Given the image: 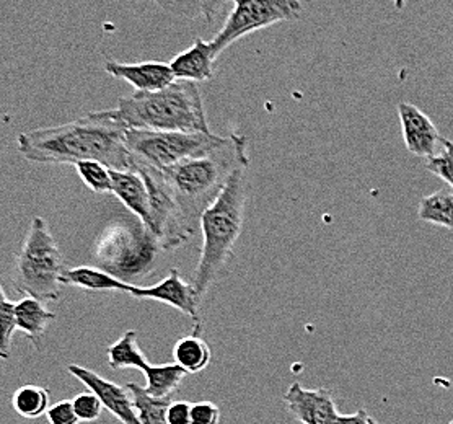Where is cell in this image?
<instances>
[{
	"label": "cell",
	"mask_w": 453,
	"mask_h": 424,
	"mask_svg": "<svg viewBox=\"0 0 453 424\" xmlns=\"http://www.w3.org/2000/svg\"><path fill=\"white\" fill-rule=\"evenodd\" d=\"M201 323L195 325L191 335L178 340L173 348V359L188 374L203 373L211 364V346L201 338Z\"/></svg>",
	"instance_id": "cell-17"
},
{
	"label": "cell",
	"mask_w": 453,
	"mask_h": 424,
	"mask_svg": "<svg viewBox=\"0 0 453 424\" xmlns=\"http://www.w3.org/2000/svg\"><path fill=\"white\" fill-rule=\"evenodd\" d=\"M247 149L245 135H226L204 156L188 158L168 168H155L173 197L189 237H193L203 214L212 206L232 175L247 168L250 164Z\"/></svg>",
	"instance_id": "cell-2"
},
{
	"label": "cell",
	"mask_w": 453,
	"mask_h": 424,
	"mask_svg": "<svg viewBox=\"0 0 453 424\" xmlns=\"http://www.w3.org/2000/svg\"><path fill=\"white\" fill-rule=\"evenodd\" d=\"M62 284L81 288L83 290H95V292H104V290H119L129 294L134 284L116 278L106 269L92 268V266H77V268H67L64 271L61 278Z\"/></svg>",
	"instance_id": "cell-15"
},
{
	"label": "cell",
	"mask_w": 453,
	"mask_h": 424,
	"mask_svg": "<svg viewBox=\"0 0 453 424\" xmlns=\"http://www.w3.org/2000/svg\"><path fill=\"white\" fill-rule=\"evenodd\" d=\"M442 154L427 158L426 168L443 180L453 189V143L447 137H441Z\"/></svg>",
	"instance_id": "cell-26"
},
{
	"label": "cell",
	"mask_w": 453,
	"mask_h": 424,
	"mask_svg": "<svg viewBox=\"0 0 453 424\" xmlns=\"http://www.w3.org/2000/svg\"><path fill=\"white\" fill-rule=\"evenodd\" d=\"M191 424H220V408L212 402L193 404Z\"/></svg>",
	"instance_id": "cell-29"
},
{
	"label": "cell",
	"mask_w": 453,
	"mask_h": 424,
	"mask_svg": "<svg viewBox=\"0 0 453 424\" xmlns=\"http://www.w3.org/2000/svg\"><path fill=\"white\" fill-rule=\"evenodd\" d=\"M245 170L242 168L232 175L222 193L201 218L203 249L193 281L201 299L217 281L226 276L232 265L234 249L245 222Z\"/></svg>",
	"instance_id": "cell-3"
},
{
	"label": "cell",
	"mask_w": 453,
	"mask_h": 424,
	"mask_svg": "<svg viewBox=\"0 0 453 424\" xmlns=\"http://www.w3.org/2000/svg\"><path fill=\"white\" fill-rule=\"evenodd\" d=\"M284 404L302 424H336L340 418L338 406L326 389H303L294 382L284 393Z\"/></svg>",
	"instance_id": "cell-10"
},
{
	"label": "cell",
	"mask_w": 453,
	"mask_h": 424,
	"mask_svg": "<svg viewBox=\"0 0 453 424\" xmlns=\"http://www.w3.org/2000/svg\"><path fill=\"white\" fill-rule=\"evenodd\" d=\"M226 137L191 131H149L129 129L126 135L131 164L168 168L193 157L204 156Z\"/></svg>",
	"instance_id": "cell-6"
},
{
	"label": "cell",
	"mask_w": 453,
	"mask_h": 424,
	"mask_svg": "<svg viewBox=\"0 0 453 424\" xmlns=\"http://www.w3.org/2000/svg\"><path fill=\"white\" fill-rule=\"evenodd\" d=\"M54 319H56V313L48 311L42 300L27 296L20 302H17L19 331H21L23 336L28 338L36 348H40L44 333Z\"/></svg>",
	"instance_id": "cell-16"
},
{
	"label": "cell",
	"mask_w": 453,
	"mask_h": 424,
	"mask_svg": "<svg viewBox=\"0 0 453 424\" xmlns=\"http://www.w3.org/2000/svg\"><path fill=\"white\" fill-rule=\"evenodd\" d=\"M418 218L434 226L453 230V193L442 189L423 197L418 206Z\"/></svg>",
	"instance_id": "cell-23"
},
{
	"label": "cell",
	"mask_w": 453,
	"mask_h": 424,
	"mask_svg": "<svg viewBox=\"0 0 453 424\" xmlns=\"http://www.w3.org/2000/svg\"><path fill=\"white\" fill-rule=\"evenodd\" d=\"M129 127L106 112L52 127L21 133L17 147L21 156L36 164H71L96 160L111 170H133L127 150Z\"/></svg>",
	"instance_id": "cell-1"
},
{
	"label": "cell",
	"mask_w": 453,
	"mask_h": 424,
	"mask_svg": "<svg viewBox=\"0 0 453 424\" xmlns=\"http://www.w3.org/2000/svg\"><path fill=\"white\" fill-rule=\"evenodd\" d=\"M46 416L50 424H79L81 421L75 413L73 402L69 400H61L58 404L51 405Z\"/></svg>",
	"instance_id": "cell-28"
},
{
	"label": "cell",
	"mask_w": 453,
	"mask_h": 424,
	"mask_svg": "<svg viewBox=\"0 0 453 424\" xmlns=\"http://www.w3.org/2000/svg\"><path fill=\"white\" fill-rule=\"evenodd\" d=\"M75 413L79 416V420L83 423H93L102 416V410H104V404L102 400L95 395V393L83 392L75 395L73 400Z\"/></svg>",
	"instance_id": "cell-27"
},
{
	"label": "cell",
	"mask_w": 453,
	"mask_h": 424,
	"mask_svg": "<svg viewBox=\"0 0 453 424\" xmlns=\"http://www.w3.org/2000/svg\"><path fill=\"white\" fill-rule=\"evenodd\" d=\"M77 173L83 183L92 189L93 193H111L113 191V178L111 168L96 160L79 162L75 166Z\"/></svg>",
	"instance_id": "cell-24"
},
{
	"label": "cell",
	"mask_w": 453,
	"mask_h": 424,
	"mask_svg": "<svg viewBox=\"0 0 453 424\" xmlns=\"http://www.w3.org/2000/svg\"><path fill=\"white\" fill-rule=\"evenodd\" d=\"M113 193L135 218L141 220L142 227L152 232V207L150 197L144 178L135 170H111Z\"/></svg>",
	"instance_id": "cell-13"
},
{
	"label": "cell",
	"mask_w": 453,
	"mask_h": 424,
	"mask_svg": "<svg viewBox=\"0 0 453 424\" xmlns=\"http://www.w3.org/2000/svg\"><path fill=\"white\" fill-rule=\"evenodd\" d=\"M406 2H408V0H395V7H396L398 11H403V9L406 7Z\"/></svg>",
	"instance_id": "cell-32"
},
{
	"label": "cell",
	"mask_w": 453,
	"mask_h": 424,
	"mask_svg": "<svg viewBox=\"0 0 453 424\" xmlns=\"http://www.w3.org/2000/svg\"><path fill=\"white\" fill-rule=\"evenodd\" d=\"M372 420L365 410H359L354 414H340L336 424H372Z\"/></svg>",
	"instance_id": "cell-31"
},
{
	"label": "cell",
	"mask_w": 453,
	"mask_h": 424,
	"mask_svg": "<svg viewBox=\"0 0 453 424\" xmlns=\"http://www.w3.org/2000/svg\"><path fill=\"white\" fill-rule=\"evenodd\" d=\"M219 58L212 42L197 38L193 46L180 52L170 63L176 81L186 82H206L214 77V63Z\"/></svg>",
	"instance_id": "cell-14"
},
{
	"label": "cell",
	"mask_w": 453,
	"mask_h": 424,
	"mask_svg": "<svg viewBox=\"0 0 453 424\" xmlns=\"http://www.w3.org/2000/svg\"><path fill=\"white\" fill-rule=\"evenodd\" d=\"M234 9L224 27L212 40L217 56L230 44L257 30H265L276 23L297 20L302 13L300 0H232Z\"/></svg>",
	"instance_id": "cell-7"
},
{
	"label": "cell",
	"mask_w": 453,
	"mask_h": 424,
	"mask_svg": "<svg viewBox=\"0 0 453 424\" xmlns=\"http://www.w3.org/2000/svg\"><path fill=\"white\" fill-rule=\"evenodd\" d=\"M106 356H108L110 367L114 371L137 369L144 373L149 367V361L139 346V335L135 330L126 331L118 342H114L106 350Z\"/></svg>",
	"instance_id": "cell-18"
},
{
	"label": "cell",
	"mask_w": 453,
	"mask_h": 424,
	"mask_svg": "<svg viewBox=\"0 0 453 424\" xmlns=\"http://www.w3.org/2000/svg\"><path fill=\"white\" fill-rule=\"evenodd\" d=\"M372 424H380V423H377V421H375V420H372Z\"/></svg>",
	"instance_id": "cell-33"
},
{
	"label": "cell",
	"mask_w": 453,
	"mask_h": 424,
	"mask_svg": "<svg viewBox=\"0 0 453 424\" xmlns=\"http://www.w3.org/2000/svg\"><path fill=\"white\" fill-rule=\"evenodd\" d=\"M129 296L135 299L162 302L188 315L191 320L195 321V325L201 323V317H199L201 296L197 294L193 282H188L180 276L178 269H170L165 278L154 286H147V288L133 286L129 290Z\"/></svg>",
	"instance_id": "cell-8"
},
{
	"label": "cell",
	"mask_w": 453,
	"mask_h": 424,
	"mask_svg": "<svg viewBox=\"0 0 453 424\" xmlns=\"http://www.w3.org/2000/svg\"><path fill=\"white\" fill-rule=\"evenodd\" d=\"M67 373L73 375L77 381H81L90 392L95 393L102 400L104 408L113 414L116 420H119L123 424H142L135 412L133 397L126 387L111 382L77 364L67 366Z\"/></svg>",
	"instance_id": "cell-9"
},
{
	"label": "cell",
	"mask_w": 453,
	"mask_h": 424,
	"mask_svg": "<svg viewBox=\"0 0 453 424\" xmlns=\"http://www.w3.org/2000/svg\"><path fill=\"white\" fill-rule=\"evenodd\" d=\"M126 389L133 397L135 412L142 424H168L166 413L172 402L168 398H155L139 383H126Z\"/></svg>",
	"instance_id": "cell-21"
},
{
	"label": "cell",
	"mask_w": 453,
	"mask_h": 424,
	"mask_svg": "<svg viewBox=\"0 0 453 424\" xmlns=\"http://www.w3.org/2000/svg\"><path fill=\"white\" fill-rule=\"evenodd\" d=\"M449 424H453V420H452V421H450V423H449Z\"/></svg>",
	"instance_id": "cell-34"
},
{
	"label": "cell",
	"mask_w": 453,
	"mask_h": 424,
	"mask_svg": "<svg viewBox=\"0 0 453 424\" xmlns=\"http://www.w3.org/2000/svg\"><path fill=\"white\" fill-rule=\"evenodd\" d=\"M65 269V258L52 237L48 222L36 216L31 220L28 234L15 259V289L44 304L56 302L61 299V278Z\"/></svg>",
	"instance_id": "cell-5"
},
{
	"label": "cell",
	"mask_w": 453,
	"mask_h": 424,
	"mask_svg": "<svg viewBox=\"0 0 453 424\" xmlns=\"http://www.w3.org/2000/svg\"><path fill=\"white\" fill-rule=\"evenodd\" d=\"M12 406L21 418L36 420L50 412L51 395L42 385H21L12 397Z\"/></svg>",
	"instance_id": "cell-20"
},
{
	"label": "cell",
	"mask_w": 453,
	"mask_h": 424,
	"mask_svg": "<svg viewBox=\"0 0 453 424\" xmlns=\"http://www.w3.org/2000/svg\"><path fill=\"white\" fill-rule=\"evenodd\" d=\"M104 71L116 79L131 83L134 87L135 92H157V90H164L172 83L176 82L172 66L165 63H155V61L139 64L106 61Z\"/></svg>",
	"instance_id": "cell-12"
},
{
	"label": "cell",
	"mask_w": 453,
	"mask_h": 424,
	"mask_svg": "<svg viewBox=\"0 0 453 424\" xmlns=\"http://www.w3.org/2000/svg\"><path fill=\"white\" fill-rule=\"evenodd\" d=\"M398 116L402 123L403 141L412 156L431 158L441 137L433 119L411 104H398Z\"/></svg>",
	"instance_id": "cell-11"
},
{
	"label": "cell",
	"mask_w": 453,
	"mask_h": 424,
	"mask_svg": "<svg viewBox=\"0 0 453 424\" xmlns=\"http://www.w3.org/2000/svg\"><path fill=\"white\" fill-rule=\"evenodd\" d=\"M0 294H2V302H0V333H2L0 356H2V359H9L13 335H15V331L19 330L17 304L7 297L5 290L0 289Z\"/></svg>",
	"instance_id": "cell-25"
},
{
	"label": "cell",
	"mask_w": 453,
	"mask_h": 424,
	"mask_svg": "<svg viewBox=\"0 0 453 424\" xmlns=\"http://www.w3.org/2000/svg\"><path fill=\"white\" fill-rule=\"evenodd\" d=\"M142 374L147 381L145 383L147 392L155 398H168L180 389L188 373L175 362V364H160V366L149 364V367Z\"/></svg>",
	"instance_id": "cell-19"
},
{
	"label": "cell",
	"mask_w": 453,
	"mask_h": 424,
	"mask_svg": "<svg viewBox=\"0 0 453 424\" xmlns=\"http://www.w3.org/2000/svg\"><path fill=\"white\" fill-rule=\"evenodd\" d=\"M108 113L129 129L211 133L196 82L176 81L164 90L135 92Z\"/></svg>",
	"instance_id": "cell-4"
},
{
	"label": "cell",
	"mask_w": 453,
	"mask_h": 424,
	"mask_svg": "<svg viewBox=\"0 0 453 424\" xmlns=\"http://www.w3.org/2000/svg\"><path fill=\"white\" fill-rule=\"evenodd\" d=\"M193 405L188 402H173L168 408L166 421L168 424H191Z\"/></svg>",
	"instance_id": "cell-30"
},
{
	"label": "cell",
	"mask_w": 453,
	"mask_h": 424,
	"mask_svg": "<svg viewBox=\"0 0 453 424\" xmlns=\"http://www.w3.org/2000/svg\"><path fill=\"white\" fill-rule=\"evenodd\" d=\"M166 13L188 20H212L226 2L232 0H155Z\"/></svg>",
	"instance_id": "cell-22"
}]
</instances>
